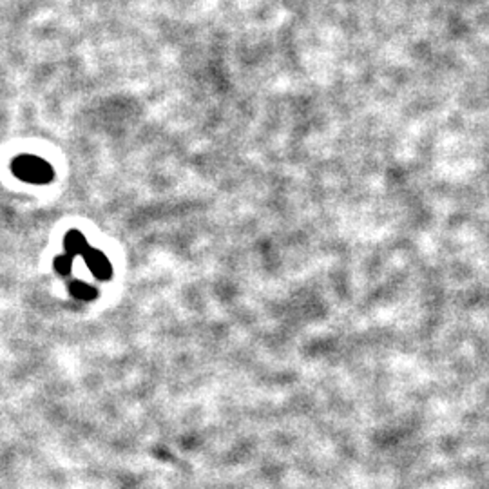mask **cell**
I'll return each instance as SVG.
<instances>
[{
	"instance_id": "1",
	"label": "cell",
	"mask_w": 489,
	"mask_h": 489,
	"mask_svg": "<svg viewBox=\"0 0 489 489\" xmlns=\"http://www.w3.org/2000/svg\"><path fill=\"white\" fill-rule=\"evenodd\" d=\"M13 173L29 183H48L53 178L51 165L36 156H20L13 161Z\"/></svg>"
},
{
	"instance_id": "5",
	"label": "cell",
	"mask_w": 489,
	"mask_h": 489,
	"mask_svg": "<svg viewBox=\"0 0 489 489\" xmlns=\"http://www.w3.org/2000/svg\"><path fill=\"white\" fill-rule=\"evenodd\" d=\"M54 268H57L58 274L67 276L71 272V256H58L54 259Z\"/></svg>"
},
{
	"instance_id": "2",
	"label": "cell",
	"mask_w": 489,
	"mask_h": 489,
	"mask_svg": "<svg viewBox=\"0 0 489 489\" xmlns=\"http://www.w3.org/2000/svg\"><path fill=\"white\" fill-rule=\"evenodd\" d=\"M84 259L94 274V277H98V279H109L111 277V263L105 258V254H102L100 250L87 249L84 254Z\"/></svg>"
},
{
	"instance_id": "4",
	"label": "cell",
	"mask_w": 489,
	"mask_h": 489,
	"mask_svg": "<svg viewBox=\"0 0 489 489\" xmlns=\"http://www.w3.org/2000/svg\"><path fill=\"white\" fill-rule=\"evenodd\" d=\"M69 292H71L73 298H78L82 301H91V299L96 298V290L93 286L82 283V281H73L71 285H69Z\"/></svg>"
},
{
	"instance_id": "3",
	"label": "cell",
	"mask_w": 489,
	"mask_h": 489,
	"mask_svg": "<svg viewBox=\"0 0 489 489\" xmlns=\"http://www.w3.org/2000/svg\"><path fill=\"white\" fill-rule=\"evenodd\" d=\"M89 249L87 247V241L82 236V232L71 231L66 236V252L69 256H84L85 250Z\"/></svg>"
}]
</instances>
